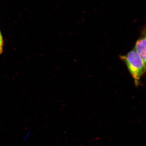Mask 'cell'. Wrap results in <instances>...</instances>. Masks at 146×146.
Segmentation results:
<instances>
[{
  "label": "cell",
  "instance_id": "2",
  "mask_svg": "<svg viewBox=\"0 0 146 146\" xmlns=\"http://www.w3.org/2000/svg\"><path fill=\"white\" fill-rule=\"evenodd\" d=\"M133 49L138 53L144 63L146 64L145 33H144L143 35L137 40Z\"/></svg>",
  "mask_w": 146,
  "mask_h": 146
},
{
  "label": "cell",
  "instance_id": "3",
  "mask_svg": "<svg viewBox=\"0 0 146 146\" xmlns=\"http://www.w3.org/2000/svg\"><path fill=\"white\" fill-rule=\"evenodd\" d=\"M3 42L2 36L0 32V54L3 52Z\"/></svg>",
  "mask_w": 146,
  "mask_h": 146
},
{
  "label": "cell",
  "instance_id": "1",
  "mask_svg": "<svg viewBox=\"0 0 146 146\" xmlns=\"http://www.w3.org/2000/svg\"><path fill=\"white\" fill-rule=\"evenodd\" d=\"M120 58L126 65L135 86H139L141 79L145 73L146 64L134 49L124 55L120 56Z\"/></svg>",
  "mask_w": 146,
  "mask_h": 146
}]
</instances>
